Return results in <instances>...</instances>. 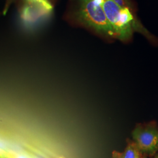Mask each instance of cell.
<instances>
[{
    "label": "cell",
    "instance_id": "cell-1",
    "mask_svg": "<svg viewBox=\"0 0 158 158\" xmlns=\"http://www.w3.org/2000/svg\"><path fill=\"white\" fill-rule=\"evenodd\" d=\"M102 7L117 38L123 40L130 39L132 34V27L136 28L130 8H121L113 0H103Z\"/></svg>",
    "mask_w": 158,
    "mask_h": 158
},
{
    "label": "cell",
    "instance_id": "cell-2",
    "mask_svg": "<svg viewBox=\"0 0 158 158\" xmlns=\"http://www.w3.org/2000/svg\"><path fill=\"white\" fill-rule=\"evenodd\" d=\"M81 21L97 32L111 38H117L112 26L102 6L97 4L94 0H81L79 11Z\"/></svg>",
    "mask_w": 158,
    "mask_h": 158
},
{
    "label": "cell",
    "instance_id": "cell-3",
    "mask_svg": "<svg viewBox=\"0 0 158 158\" xmlns=\"http://www.w3.org/2000/svg\"><path fill=\"white\" fill-rule=\"evenodd\" d=\"M132 141L141 152L147 156L158 152V125L155 122L137 124L132 131Z\"/></svg>",
    "mask_w": 158,
    "mask_h": 158
},
{
    "label": "cell",
    "instance_id": "cell-4",
    "mask_svg": "<svg viewBox=\"0 0 158 158\" xmlns=\"http://www.w3.org/2000/svg\"><path fill=\"white\" fill-rule=\"evenodd\" d=\"M52 10L36 2H27L22 9L21 17L25 23H35L42 17L49 15Z\"/></svg>",
    "mask_w": 158,
    "mask_h": 158
},
{
    "label": "cell",
    "instance_id": "cell-5",
    "mask_svg": "<svg viewBox=\"0 0 158 158\" xmlns=\"http://www.w3.org/2000/svg\"><path fill=\"white\" fill-rule=\"evenodd\" d=\"M143 155L135 143L130 141L128 142L124 152H121L120 158H141Z\"/></svg>",
    "mask_w": 158,
    "mask_h": 158
},
{
    "label": "cell",
    "instance_id": "cell-6",
    "mask_svg": "<svg viewBox=\"0 0 158 158\" xmlns=\"http://www.w3.org/2000/svg\"><path fill=\"white\" fill-rule=\"evenodd\" d=\"M113 1L121 8L127 7L130 9L131 5L128 0H113Z\"/></svg>",
    "mask_w": 158,
    "mask_h": 158
},
{
    "label": "cell",
    "instance_id": "cell-7",
    "mask_svg": "<svg viewBox=\"0 0 158 158\" xmlns=\"http://www.w3.org/2000/svg\"><path fill=\"white\" fill-rule=\"evenodd\" d=\"M27 2H39L40 4H42L44 5L49 7V8H53L52 6L51 5L50 2L48 0H26Z\"/></svg>",
    "mask_w": 158,
    "mask_h": 158
},
{
    "label": "cell",
    "instance_id": "cell-8",
    "mask_svg": "<svg viewBox=\"0 0 158 158\" xmlns=\"http://www.w3.org/2000/svg\"><path fill=\"white\" fill-rule=\"evenodd\" d=\"M10 158H29L28 156L22 154V153H19V154H16L13 157H10Z\"/></svg>",
    "mask_w": 158,
    "mask_h": 158
},
{
    "label": "cell",
    "instance_id": "cell-9",
    "mask_svg": "<svg viewBox=\"0 0 158 158\" xmlns=\"http://www.w3.org/2000/svg\"><path fill=\"white\" fill-rule=\"evenodd\" d=\"M121 156V152H119L118 151H114L112 155V158H120Z\"/></svg>",
    "mask_w": 158,
    "mask_h": 158
},
{
    "label": "cell",
    "instance_id": "cell-10",
    "mask_svg": "<svg viewBox=\"0 0 158 158\" xmlns=\"http://www.w3.org/2000/svg\"><path fill=\"white\" fill-rule=\"evenodd\" d=\"M6 156H9V155H7L6 153L4 152L3 151H0V158H4Z\"/></svg>",
    "mask_w": 158,
    "mask_h": 158
},
{
    "label": "cell",
    "instance_id": "cell-11",
    "mask_svg": "<svg viewBox=\"0 0 158 158\" xmlns=\"http://www.w3.org/2000/svg\"><path fill=\"white\" fill-rule=\"evenodd\" d=\"M153 156H154L153 158H158V152L156 154H155Z\"/></svg>",
    "mask_w": 158,
    "mask_h": 158
},
{
    "label": "cell",
    "instance_id": "cell-12",
    "mask_svg": "<svg viewBox=\"0 0 158 158\" xmlns=\"http://www.w3.org/2000/svg\"><path fill=\"white\" fill-rule=\"evenodd\" d=\"M141 158H148V156H145V155H143V156H142V157Z\"/></svg>",
    "mask_w": 158,
    "mask_h": 158
},
{
    "label": "cell",
    "instance_id": "cell-13",
    "mask_svg": "<svg viewBox=\"0 0 158 158\" xmlns=\"http://www.w3.org/2000/svg\"><path fill=\"white\" fill-rule=\"evenodd\" d=\"M10 158L9 156H6V157H4V158Z\"/></svg>",
    "mask_w": 158,
    "mask_h": 158
},
{
    "label": "cell",
    "instance_id": "cell-14",
    "mask_svg": "<svg viewBox=\"0 0 158 158\" xmlns=\"http://www.w3.org/2000/svg\"></svg>",
    "mask_w": 158,
    "mask_h": 158
}]
</instances>
